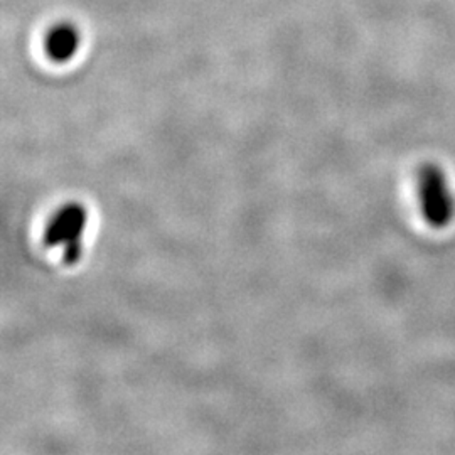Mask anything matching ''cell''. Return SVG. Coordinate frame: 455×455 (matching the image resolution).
Segmentation results:
<instances>
[{
    "instance_id": "6da1fadb",
    "label": "cell",
    "mask_w": 455,
    "mask_h": 455,
    "mask_svg": "<svg viewBox=\"0 0 455 455\" xmlns=\"http://www.w3.org/2000/svg\"><path fill=\"white\" fill-rule=\"evenodd\" d=\"M417 195L420 212L430 227H447L454 220V188L447 174L437 165H427L420 171Z\"/></svg>"
},
{
    "instance_id": "7a4b0ae2",
    "label": "cell",
    "mask_w": 455,
    "mask_h": 455,
    "mask_svg": "<svg viewBox=\"0 0 455 455\" xmlns=\"http://www.w3.org/2000/svg\"><path fill=\"white\" fill-rule=\"evenodd\" d=\"M88 212L82 204H66L49 221L44 243L48 246H61L65 261L73 265L82 259L83 235L86 229Z\"/></svg>"
}]
</instances>
